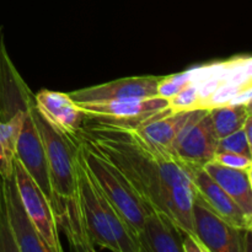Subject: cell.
Here are the masks:
<instances>
[{
    "instance_id": "6da1fadb",
    "label": "cell",
    "mask_w": 252,
    "mask_h": 252,
    "mask_svg": "<svg viewBox=\"0 0 252 252\" xmlns=\"http://www.w3.org/2000/svg\"><path fill=\"white\" fill-rule=\"evenodd\" d=\"M80 137L125 175L150 208L192 234V204L198 193L192 167L153 148L134 128L86 118Z\"/></svg>"
},
{
    "instance_id": "7a4b0ae2",
    "label": "cell",
    "mask_w": 252,
    "mask_h": 252,
    "mask_svg": "<svg viewBox=\"0 0 252 252\" xmlns=\"http://www.w3.org/2000/svg\"><path fill=\"white\" fill-rule=\"evenodd\" d=\"M33 120L38 127L48 166L51 204L57 226L65 234L73 251L93 252L95 246L89 238L81 211L79 196L76 148L78 138L64 134L47 122L36 106L32 110Z\"/></svg>"
},
{
    "instance_id": "3957f363",
    "label": "cell",
    "mask_w": 252,
    "mask_h": 252,
    "mask_svg": "<svg viewBox=\"0 0 252 252\" xmlns=\"http://www.w3.org/2000/svg\"><path fill=\"white\" fill-rule=\"evenodd\" d=\"M79 196L86 230L94 246L115 252H140L137 236L110 203L86 167L80 149L76 148Z\"/></svg>"
},
{
    "instance_id": "277c9868",
    "label": "cell",
    "mask_w": 252,
    "mask_h": 252,
    "mask_svg": "<svg viewBox=\"0 0 252 252\" xmlns=\"http://www.w3.org/2000/svg\"><path fill=\"white\" fill-rule=\"evenodd\" d=\"M79 140L84 161L95 182L137 236L144 223V218L153 209L143 201L134 187L112 162L88 144L80 135Z\"/></svg>"
},
{
    "instance_id": "5b68a950",
    "label": "cell",
    "mask_w": 252,
    "mask_h": 252,
    "mask_svg": "<svg viewBox=\"0 0 252 252\" xmlns=\"http://www.w3.org/2000/svg\"><path fill=\"white\" fill-rule=\"evenodd\" d=\"M192 234L207 252H246L251 250V230L226 223L207 207L199 194L192 204Z\"/></svg>"
},
{
    "instance_id": "8992f818",
    "label": "cell",
    "mask_w": 252,
    "mask_h": 252,
    "mask_svg": "<svg viewBox=\"0 0 252 252\" xmlns=\"http://www.w3.org/2000/svg\"><path fill=\"white\" fill-rule=\"evenodd\" d=\"M12 175L22 204L48 252H62L59 229L49 199L17 159L14 161Z\"/></svg>"
},
{
    "instance_id": "52a82bcc",
    "label": "cell",
    "mask_w": 252,
    "mask_h": 252,
    "mask_svg": "<svg viewBox=\"0 0 252 252\" xmlns=\"http://www.w3.org/2000/svg\"><path fill=\"white\" fill-rule=\"evenodd\" d=\"M76 105L89 120L129 128L139 127L142 123L169 108L167 100L159 96L149 98H121Z\"/></svg>"
},
{
    "instance_id": "ba28073f",
    "label": "cell",
    "mask_w": 252,
    "mask_h": 252,
    "mask_svg": "<svg viewBox=\"0 0 252 252\" xmlns=\"http://www.w3.org/2000/svg\"><path fill=\"white\" fill-rule=\"evenodd\" d=\"M219 138L209 111L187 126L174 144L172 157L189 167H203L217 153Z\"/></svg>"
},
{
    "instance_id": "9c48e42d",
    "label": "cell",
    "mask_w": 252,
    "mask_h": 252,
    "mask_svg": "<svg viewBox=\"0 0 252 252\" xmlns=\"http://www.w3.org/2000/svg\"><path fill=\"white\" fill-rule=\"evenodd\" d=\"M161 76H128L100 85L89 86L69 93L76 103L103 102L121 98H149L158 96V84Z\"/></svg>"
},
{
    "instance_id": "30bf717a",
    "label": "cell",
    "mask_w": 252,
    "mask_h": 252,
    "mask_svg": "<svg viewBox=\"0 0 252 252\" xmlns=\"http://www.w3.org/2000/svg\"><path fill=\"white\" fill-rule=\"evenodd\" d=\"M34 101L27 107L22 121L21 129L16 144V159L27 170L36 184L51 202V186H49L48 166H47L46 152L39 134L38 127L33 120L32 110Z\"/></svg>"
},
{
    "instance_id": "8fae6325",
    "label": "cell",
    "mask_w": 252,
    "mask_h": 252,
    "mask_svg": "<svg viewBox=\"0 0 252 252\" xmlns=\"http://www.w3.org/2000/svg\"><path fill=\"white\" fill-rule=\"evenodd\" d=\"M208 110H191L172 112L166 108L139 127L134 128L140 137L155 149L172 155L174 144L182 130L201 118Z\"/></svg>"
},
{
    "instance_id": "7c38bea8",
    "label": "cell",
    "mask_w": 252,
    "mask_h": 252,
    "mask_svg": "<svg viewBox=\"0 0 252 252\" xmlns=\"http://www.w3.org/2000/svg\"><path fill=\"white\" fill-rule=\"evenodd\" d=\"M34 106L42 117L64 134L78 138L86 122V116L69 94L43 90L33 95Z\"/></svg>"
},
{
    "instance_id": "4fadbf2b",
    "label": "cell",
    "mask_w": 252,
    "mask_h": 252,
    "mask_svg": "<svg viewBox=\"0 0 252 252\" xmlns=\"http://www.w3.org/2000/svg\"><path fill=\"white\" fill-rule=\"evenodd\" d=\"M193 181L202 201L226 223L245 230H252V218L209 176L203 167H192Z\"/></svg>"
},
{
    "instance_id": "5bb4252c",
    "label": "cell",
    "mask_w": 252,
    "mask_h": 252,
    "mask_svg": "<svg viewBox=\"0 0 252 252\" xmlns=\"http://www.w3.org/2000/svg\"><path fill=\"white\" fill-rule=\"evenodd\" d=\"M1 179L6 198L10 228L17 252H48V249L39 238L22 204L14 175L6 179Z\"/></svg>"
},
{
    "instance_id": "9a60e30c",
    "label": "cell",
    "mask_w": 252,
    "mask_h": 252,
    "mask_svg": "<svg viewBox=\"0 0 252 252\" xmlns=\"http://www.w3.org/2000/svg\"><path fill=\"white\" fill-rule=\"evenodd\" d=\"M185 233L169 216L153 209L144 218L137 240L140 252H184Z\"/></svg>"
},
{
    "instance_id": "2e32d148",
    "label": "cell",
    "mask_w": 252,
    "mask_h": 252,
    "mask_svg": "<svg viewBox=\"0 0 252 252\" xmlns=\"http://www.w3.org/2000/svg\"><path fill=\"white\" fill-rule=\"evenodd\" d=\"M203 169L239 204L246 216L252 218V170L231 169L213 160L204 165Z\"/></svg>"
},
{
    "instance_id": "e0dca14e",
    "label": "cell",
    "mask_w": 252,
    "mask_h": 252,
    "mask_svg": "<svg viewBox=\"0 0 252 252\" xmlns=\"http://www.w3.org/2000/svg\"><path fill=\"white\" fill-rule=\"evenodd\" d=\"M208 111L213 122L214 130L219 139L243 128L246 118L252 115L251 102L229 103V105L217 106Z\"/></svg>"
},
{
    "instance_id": "ac0fdd59",
    "label": "cell",
    "mask_w": 252,
    "mask_h": 252,
    "mask_svg": "<svg viewBox=\"0 0 252 252\" xmlns=\"http://www.w3.org/2000/svg\"><path fill=\"white\" fill-rule=\"evenodd\" d=\"M25 112L9 122L0 121V177L4 179L12 175L14 161L16 159L17 138L21 129Z\"/></svg>"
},
{
    "instance_id": "d6986e66",
    "label": "cell",
    "mask_w": 252,
    "mask_h": 252,
    "mask_svg": "<svg viewBox=\"0 0 252 252\" xmlns=\"http://www.w3.org/2000/svg\"><path fill=\"white\" fill-rule=\"evenodd\" d=\"M0 252H17L10 228L9 213H7L6 198H5L1 177H0Z\"/></svg>"
},
{
    "instance_id": "ffe728a7",
    "label": "cell",
    "mask_w": 252,
    "mask_h": 252,
    "mask_svg": "<svg viewBox=\"0 0 252 252\" xmlns=\"http://www.w3.org/2000/svg\"><path fill=\"white\" fill-rule=\"evenodd\" d=\"M219 152L236 153L252 159V143L249 142L243 128H240L218 140L217 153Z\"/></svg>"
},
{
    "instance_id": "44dd1931",
    "label": "cell",
    "mask_w": 252,
    "mask_h": 252,
    "mask_svg": "<svg viewBox=\"0 0 252 252\" xmlns=\"http://www.w3.org/2000/svg\"><path fill=\"white\" fill-rule=\"evenodd\" d=\"M189 81V70L181 73L171 74V75L161 76L158 84V96L165 100H170L172 96L176 95L185 85Z\"/></svg>"
},
{
    "instance_id": "7402d4cb",
    "label": "cell",
    "mask_w": 252,
    "mask_h": 252,
    "mask_svg": "<svg viewBox=\"0 0 252 252\" xmlns=\"http://www.w3.org/2000/svg\"><path fill=\"white\" fill-rule=\"evenodd\" d=\"M213 161L224 166L231 167V169H243L252 170V159L245 157V155L236 154V153L229 152H219L216 153L213 158Z\"/></svg>"
},
{
    "instance_id": "603a6c76",
    "label": "cell",
    "mask_w": 252,
    "mask_h": 252,
    "mask_svg": "<svg viewBox=\"0 0 252 252\" xmlns=\"http://www.w3.org/2000/svg\"><path fill=\"white\" fill-rule=\"evenodd\" d=\"M182 251L184 252H207L206 248L198 241L193 234L185 233L182 240Z\"/></svg>"
},
{
    "instance_id": "cb8c5ba5",
    "label": "cell",
    "mask_w": 252,
    "mask_h": 252,
    "mask_svg": "<svg viewBox=\"0 0 252 252\" xmlns=\"http://www.w3.org/2000/svg\"><path fill=\"white\" fill-rule=\"evenodd\" d=\"M251 128H252V115L249 116L248 118H246V121L244 122L243 125V130L244 133H245L246 138H248V140L250 143H252V138H251Z\"/></svg>"
},
{
    "instance_id": "d4e9b609",
    "label": "cell",
    "mask_w": 252,
    "mask_h": 252,
    "mask_svg": "<svg viewBox=\"0 0 252 252\" xmlns=\"http://www.w3.org/2000/svg\"><path fill=\"white\" fill-rule=\"evenodd\" d=\"M1 34H2V27L0 26V36H1Z\"/></svg>"
}]
</instances>
